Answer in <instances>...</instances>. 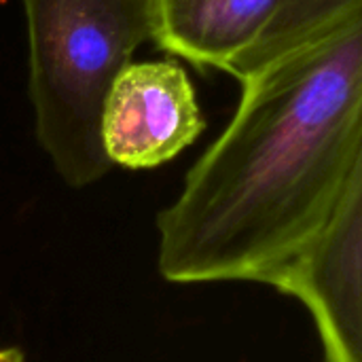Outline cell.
<instances>
[{"instance_id": "6da1fadb", "label": "cell", "mask_w": 362, "mask_h": 362, "mask_svg": "<svg viewBox=\"0 0 362 362\" xmlns=\"http://www.w3.org/2000/svg\"><path fill=\"white\" fill-rule=\"evenodd\" d=\"M240 85L229 125L157 216L168 282L274 286L362 180V11Z\"/></svg>"}, {"instance_id": "3957f363", "label": "cell", "mask_w": 362, "mask_h": 362, "mask_svg": "<svg viewBox=\"0 0 362 362\" xmlns=\"http://www.w3.org/2000/svg\"><path fill=\"white\" fill-rule=\"evenodd\" d=\"M204 127L195 87L176 59L132 62L108 91L100 136L110 165L148 170L180 155Z\"/></svg>"}, {"instance_id": "52a82bcc", "label": "cell", "mask_w": 362, "mask_h": 362, "mask_svg": "<svg viewBox=\"0 0 362 362\" xmlns=\"http://www.w3.org/2000/svg\"><path fill=\"white\" fill-rule=\"evenodd\" d=\"M0 362H23V354L17 348L0 350Z\"/></svg>"}, {"instance_id": "277c9868", "label": "cell", "mask_w": 362, "mask_h": 362, "mask_svg": "<svg viewBox=\"0 0 362 362\" xmlns=\"http://www.w3.org/2000/svg\"><path fill=\"white\" fill-rule=\"evenodd\" d=\"M362 180L291 261L274 288L316 320L325 362H362Z\"/></svg>"}, {"instance_id": "7a4b0ae2", "label": "cell", "mask_w": 362, "mask_h": 362, "mask_svg": "<svg viewBox=\"0 0 362 362\" xmlns=\"http://www.w3.org/2000/svg\"><path fill=\"white\" fill-rule=\"evenodd\" d=\"M21 6L36 140L68 187L93 185L112 168L100 136L104 102L151 38L146 0H21Z\"/></svg>"}, {"instance_id": "5b68a950", "label": "cell", "mask_w": 362, "mask_h": 362, "mask_svg": "<svg viewBox=\"0 0 362 362\" xmlns=\"http://www.w3.org/2000/svg\"><path fill=\"white\" fill-rule=\"evenodd\" d=\"M278 0H146L151 40L197 68L227 70L244 53Z\"/></svg>"}, {"instance_id": "8992f818", "label": "cell", "mask_w": 362, "mask_h": 362, "mask_svg": "<svg viewBox=\"0 0 362 362\" xmlns=\"http://www.w3.org/2000/svg\"><path fill=\"white\" fill-rule=\"evenodd\" d=\"M356 11H362V0H278L255 42L225 72L242 83L276 59L312 42Z\"/></svg>"}]
</instances>
